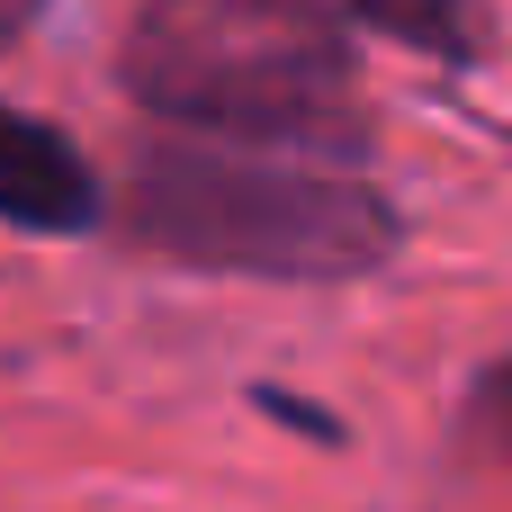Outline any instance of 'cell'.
I'll return each instance as SVG.
<instances>
[{
  "instance_id": "cell-1",
  "label": "cell",
  "mask_w": 512,
  "mask_h": 512,
  "mask_svg": "<svg viewBox=\"0 0 512 512\" xmlns=\"http://www.w3.org/2000/svg\"><path fill=\"white\" fill-rule=\"evenodd\" d=\"M117 72L135 108L216 144H288L351 162L369 144L342 0H144Z\"/></svg>"
},
{
  "instance_id": "cell-5",
  "label": "cell",
  "mask_w": 512,
  "mask_h": 512,
  "mask_svg": "<svg viewBox=\"0 0 512 512\" xmlns=\"http://www.w3.org/2000/svg\"><path fill=\"white\" fill-rule=\"evenodd\" d=\"M468 450H477V459H495V468L512 477V351L486 369V387L468 396Z\"/></svg>"
},
{
  "instance_id": "cell-3",
  "label": "cell",
  "mask_w": 512,
  "mask_h": 512,
  "mask_svg": "<svg viewBox=\"0 0 512 512\" xmlns=\"http://www.w3.org/2000/svg\"><path fill=\"white\" fill-rule=\"evenodd\" d=\"M108 216V189L90 171V153L27 117V108H0V225L18 234H90Z\"/></svg>"
},
{
  "instance_id": "cell-6",
  "label": "cell",
  "mask_w": 512,
  "mask_h": 512,
  "mask_svg": "<svg viewBox=\"0 0 512 512\" xmlns=\"http://www.w3.org/2000/svg\"><path fill=\"white\" fill-rule=\"evenodd\" d=\"M45 18V0H0V54L9 45H27V27Z\"/></svg>"
},
{
  "instance_id": "cell-4",
  "label": "cell",
  "mask_w": 512,
  "mask_h": 512,
  "mask_svg": "<svg viewBox=\"0 0 512 512\" xmlns=\"http://www.w3.org/2000/svg\"><path fill=\"white\" fill-rule=\"evenodd\" d=\"M351 27H378L432 63H477L486 54V9L477 0H342Z\"/></svg>"
},
{
  "instance_id": "cell-2",
  "label": "cell",
  "mask_w": 512,
  "mask_h": 512,
  "mask_svg": "<svg viewBox=\"0 0 512 512\" xmlns=\"http://www.w3.org/2000/svg\"><path fill=\"white\" fill-rule=\"evenodd\" d=\"M108 216L153 261L225 279H297V288L369 279L405 243V216L378 180L342 162H261V144L243 153L198 135L144 144Z\"/></svg>"
}]
</instances>
